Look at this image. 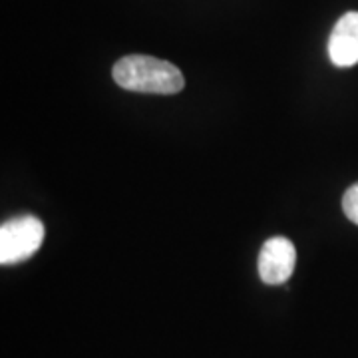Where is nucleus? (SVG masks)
Segmentation results:
<instances>
[{"mask_svg":"<svg viewBox=\"0 0 358 358\" xmlns=\"http://www.w3.org/2000/svg\"><path fill=\"white\" fill-rule=\"evenodd\" d=\"M114 82L120 88L140 94H178L185 88V78L178 66L145 54H129L114 64Z\"/></svg>","mask_w":358,"mask_h":358,"instance_id":"f257e3e1","label":"nucleus"},{"mask_svg":"<svg viewBox=\"0 0 358 358\" xmlns=\"http://www.w3.org/2000/svg\"><path fill=\"white\" fill-rule=\"evenodd\" d=\"M259 277L267 285H282L296 267V249L287 237H271L259 251Z\"/></svg>","mask_w":358,"mask_h":358,"instance_id":"7ed1b4c3","label":"nucleus"},{"mask_svg":"<svg viewBox=\"0 0 358 358\" xmlns=\"http://www.w3.org/2000/svg\"><path fill=\"white\" fill-rule=\"evenodd\" d=\"M44 241V223L34 215H18L0 227V263L16 265L34 255Z\"/></svg>","mask_w":358,"mask_h":358,"instance_id":"f03ea898","label":"nucleus"},{"mask_svg":"<svg viewBox=\"0 0 358 358\" xmlns=\"http://www.w3.org/2000/svg\"><path fill=\"white\" fill-rule=\"evenodd\" d=\"M329 58L338 68L358 64V13H346L334 24L329 40Z\"/></svg>","mask_w":358,"mask_h":358,"instance_id":"20e7f679","label":"nucleus"},{"mask_svg":"<svg viewBox=\"0 0 358 358\" xmlns=\"http://www.w3.org/2000/svg\"><path fill=\"white\" fill-rule=\"evenodd\" d=\"M343 211L346 217L358 225V183L346 189L345 197H343Z\"/></svg>","mask_w":358,"mask_h":358,"instance_id":"39448f33","label":"nucleus"}]
</instances>
